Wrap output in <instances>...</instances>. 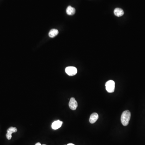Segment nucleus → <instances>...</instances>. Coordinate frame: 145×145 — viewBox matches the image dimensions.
Segmentation results:
<instances>
[{"mask_svg": "<svg viewBox=\"0 0 145 145\" xmlns=\"http://www.w3.org/2000/svg\"><path fill=\"white\" fill-rule=\"evenodd\" d=\"M131 116V114L129 110H125L122 113L121 116V122L123 126H126L128 125Z\"/></svg>", "mask_w": 145, "mask_h": 145, "instance_id": "nucleus-1", "label": "nucleus"}, {"mask_svg": "<svg viewBox=\"0 0 145 145\" xmlns=\"http://www.w3.org/2000/svg\"><path fill=\"white\" fill-rule=\"evenodd\" d=\"M106 89L108 92L113 93L115 91V82L113 80H109L106 83Z\"/></svg>", "mask_w": 145, "mask_h": 145, "instance_id": "nucleus-2", "label": "nucleus"}, {"mask_svg": "<svg viewBox=\"0 0 145 145\" xmlns=\"http://www.w3.org/2000/svg\"><path fill=\"white\" fill-rule=\"evenodd\" d=\"M65 72L69 76H74L77 74V70L74 66H68L66 68Z\"/></svg>", "mask_w": 145, "mask_h": 145, "instance_id": "nucleus-3", "label": "nucleus"}, {"mask_svg": "<svg viewBox=\"0 0 145 145\" xmlns=\"http://www.w3.org/2000/svg\"><path fill=\"white\" fill-rule=\"evenodd\" d=\"M69 108L72 110H75L78 107V104L74 98H71L69 101Z\"/></svg>", "mask_w": 145, "mask_h": 145, "instance_id": "nucleus-4", "label": "nucleus"}, {"mask_svg": "<svg viewBox=\"0 0 145 145\" xmlns=\"http://www.w3.org/2000/svg\"><path fill=\"white\" fill-rule=\"evenodd\" d=\"M62 124H63V122L61 121L60 120H57L53 122L52 124L51 127L53 129L57 130L61 127Z\"/></svg>", "mask_w": 145, "mask_h": 145, "instance_id": "nucleus-5", "label": "nucleus"}, {"mask_svg": "<svg viewBox=\"0 0 145 145\" xmlns=\"http://www.w3.org/2000/svg\"><path fill=\"white\" fill-rule=\"evenodd\" d=\"M98 115L97 113H93L90 115L89 119L90 122L92 124L95 123L98 120Z\"/></svg>", "mask_w": 145, "mask_h": 145, "instance_id": "nucleus-6", "label": "nucleus"}, {"mask_svg": "<svg viewBox=\"0 0 145 145\" xmlns=\"http://www.w3.org/2000/svg\"><path fill=\"white\" fill-rule=\"evenodd\" d=\"M114 14L117 17H121L124 15V12L120 8H116L114 10Z\"/></svg>", "mask_w": 145, "mask_h": 145, "instance_id": "nucleus-7", "label": "nucleus"}, {"mask_svg": "<svg viewBox=\"0 0 145 145\" xmlns=\"http://www.w3.org/2000/svg\"><path fill=\"white\" fill-rule=\"evenodd\" d=\"M58 34H59V31L57 29H53L51 30L48 35L50 38H53L58 35Z\"/></svg>", "mask_w": 145, "mask_h": 145, "instance_id": "nucleus-8", "label": "nucleus"}, {"mask_svg": "<svg viewBox=\"0 0 145 145\" xmlns=\"http://www.w3.org/2000/svg\"><path fill=\"white\" fill-rule=\"evenodd\" d=\"M66 12L68 15H72L75 14V9L74 7H72L69 6L67 7L66 10Z\"/></svg>", "mask_w": 145, "mask_h": 145, "instance_id": "nucleus-9", "label": "nucleus"}, {"mask_svg": "<svg viewBox=\"0 0 145 145\" xmlns=\"http://www.w3.org/2000/svg\"><path fill=\"white\" fill-rule=\"evenodd\" d=\"M17 131H18V129L17 128L11 127L7 129V133L12 135L13 133H16Z\"/></svg>", "mask_w": 145, "mask_h": 145, "instance_id": "nucleus-10", "label": "nucleus"}, {"mask_svg": "<svg viewBox=\"0 0 145 145\" xmlns=\"http://www.w3.org/2000/svg\"><path fill=\"white\" fill-rule=\"evenodd\" d=\"M6 137L8 140H10L12 139V135L8 133H7L6 134Z\"/></svg>", "mask_w": 145, "mask_h": 145, "instance_id": "nucleus-11", "label": "nucleus"}, {"mask_svg": "<svg viewBox=\"0 0 145 145\" xmlns=\"http://www.w3.org/2000/svg\"><path fill=\"white\" fill-rule=\"evenodd\" d=\"M35 145H42V144H41L40 143L38 142L36 143V144H35Z\"/></svg>", "mask_w": 145, "mask_h": 145, "instance_id": "nucleus-12", "label": "nucleus"}, {"mask_svg": "<svg viewBox=\"0 0 145 145\" xmlns=\"http://www.w3.org/2000/svg\"><path fill=\"white\" fill-rule=\"evenodd\" d=\"M75 145V144H73V143H69V144H67V145Z\"/></svg>", "mask_w": 145, "mask_h": 145, "instance_id": "nucleus-13", "label": "nucleus"}, {"mask_svg": "<svg viewBox=\"0 0 145 145\" xmlns=\"http://www.w3.org/2000/svg\"><path fill=\"white\" fill-rule=\"evenodd\" d=\"M45 145V144H43V145Z\"/></svg>", "mask_w": 145, "mask_h": 145, "instance_id": "nucleus-14", "label": "nucleus"}]
</instances>
